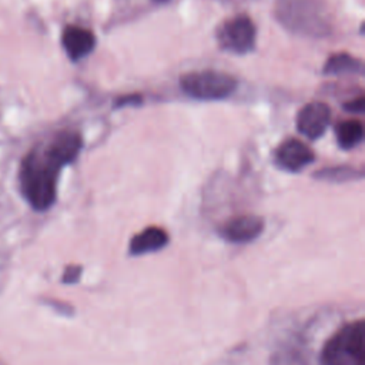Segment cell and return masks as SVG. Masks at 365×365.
<instances>
[{
  "instance_id": "cell-13",
  "label": "cell",
  "mask_w": 365,
  "mask_h": 365,
  "mask_svg": "<svg viewBox=\"0 0 365 365\" xmlns=\"http://www.w3.org/2000/svg\"><path fill=\"white\" fill-rule=\"evenodd\" d=\"M315 175H317V178H321V180L342 182V181H348V180L361 178V177H362V171L344 165V167L324 168V170H321V171H317Z\"/></svg>"
},
{
  "instance_id": "cell-16",
  "label": "cell",
  "mask_w": 365,
  "mask_h": 365,
  "mask_svg": "<svg viewBox=\"0 0 365 365\" xmlns=\"http://www.w3.org/2000/svg\"><path fill=\"white\" fill-rule=\"evenodd\" d=\"M154 1H157V3H164V1H167V0H154Z\"/></svg>"
},
{
  "instance_id": "cell-7",
  "label": "cell",
  "mask_w": 365,
  "mask_h": 365,
  "mask_svg": "<svg viewBox=\"0 0 365 365\" xmlns=\"http://www.w3.org/2000/svg\"><path fill=\"white\" fill-rule=\"evenodd\" d=\"M314 151L297 138H288L277 148L275 160L287 171L297 173L314 161Z\"/></svg>"
},
{
  "instance_id": "cell-10",
  "label": "cell",
  "mask_w": 365,
  "mask_h": 365,
  "mask_svg": "<svg viewBox=\"0 0 365 365\" xmlns=\"http://www.w3.org/2000/svg\"><path fill=\"white\" fill-rule=\"evenodd\" d=\"M168 242V234L160 227H147L130 241V254L141 255L161 250Z\"/></svg>"
},
{
  "instance_id": "cell-15",
  "label": "cell",
  "mask_w": 365,
  "mask_h": 365,
  "mask_svg": "<svg viewBox=\"0 0 365 365\" xmlns=\"http://www.w3.org/2000/svg\"><path fill=\"white\" fill-rule=\"evenodd\" d=\"M78 274H80V267H70V268L66 271L64 281H66V282H74V281L78 278Z\"/></svg>"
},
{
  "instance_id": "cell-6",
  "label": "cell",
  "mask_w": 365,
  "mask_h": 365,
  "mask_svg": "<svg viewBox=\"0 0 365 365\" xmlns=\"http://www.w3.org/2000/svg\"><path fill=\"white\" fill-rule=\"evenodd\" d=\"M331 121V108L322 101H312L304 106L297 115L298 131L311 138H319Z\"/></svg>"
},
{
  "instance_id": "cell-3",
  "label": "cell",
  "mask_w": 365,
  "mask_h": 365,
  "mask_svg": "<svg viewBox=\"0 0 365 365\" xmlns=\"http://www.w3.org/2000/svg\"><path fill=\"white\" fill-rule=\"evenodd\" d=\"M324 365H365V321L358 319L336 331L322 349Z\"/></svg>"
},
{
  "instance_id": "cell-4",
  "label": "cell",
  "mask_w": 365,
  "mask_h": 365,
  "mask_svg": "<svg viewBox=\"0 0 365 365\" xmlns=\"http://www.w3.org/2000/svg\"><path fill=\"white\" fill-rule=\"evenodd\" d=\"M181 90L195 100H222L230 97L238 87L237 80L222 71H191L180 78Z\"/></svg>"
},
{
  "instance_id": "cell-2",
  "label": "cell",
  "mask_w": 365,
  "mask_h": 365,
  "mask_svg": "<svg viewBox=\"0 0 365 365\" xmlns=\"http://www.w3.org/2000/svg\"><path fill=\"white\" fill-rule=\"evenodd\" d=\"M274 16L285 30L302 37L322 38L332 30L325 0H277Z\"/></svg>"
},
{
  "instance_id": "cell-9",
  "label": "cell",
  "mask_w": 365,
  "mask_h": 365,
  "mask_svg": "<svg viewBox=\"0 0 365 365\" xmlns=\"http://www.w3.org/2000/svg\"><path fill=\"white\" fill-rule=\"evenodd\" d=\"M63 47L67 53V56L76 61L87 54H90L96 46V37L94 34L83 27L77 26H68L63 31L61 37Z\"/></svg>"
},
{
  "instance_id": "cell-1",
  "label": "cell",
  "mask_w": 365,
  "mask_h": 365,
  "mask_svg": "<svg viewBox=\"0 0 365 365\" xmlns=\"http://www.w3.org/2000/svg\"><path fill=\"white\" fill-rule=\"evenodd\" d=\"M63 165L48 145L26 157L20 171V182L33 208L43 211L54 202L57 175Z\"/></svg>"
},
{
  "instance_id": "cell-14",
  "label": "cell",
  "mask_w": 365,
  "mask_h": 365,
  "mask_svg": "<svg viewBox=\"0 0 365 365\" xmlns=\"http://www.w3.org/2000/svg\"><path fill=\"white\" fill-rule=\"evenodd\" d=\"M344 107H345V110H348V111L362 113V111H364V108H365L364 97L361 96V97H358V98H355V100H351V101L345 103V104H344Z\"/></svg>"
},
{
  "instance_id": "cell-5",
  "label": "cell",
  "mask_w": 365,
  "mask_h": 365,
  "mask_svg": "<svg viewBox=\"0 0 365 365\" xmlns=\"http://www.w3.org/2000/svg\"><path fill=\"white\" fill-rule=\"evenodd\" d=\"M217 40L224 50L235 54H245L254 48L255 26L248 16H235L225 20L218 27Z\"/></svg>"
},
{
  "instance_id": "cell-11",
  "label": "cell",
  "mask_w": 365,
  "mask_h": 365,
  "mask_svg": "<svg viewBox=\"0 0 365 365\" xmlns=\"http://www.w3.org/2000/svg\"><path fill=\"white\" fill-rule=\"evenodd\" d=\"M324 73L328 76H362L364 64L359 58L352 57L351 54L338 53L327 60Z\"/></svg>"
},
{
  "instance_id": "cell-8",
  "label": "cell",
  "mask_w": 365,
  "mask_h": 365,
  "mask_svg": "<svg viewBox=\"0 0 365 365\" xmlns=\"http://www.w3.org/2000/svg\"><path fill=\"white\" fill-rule=\"evenodd\" d=\"M264 230V220L258 215H238L228 220L220 230L221 237L231 242H248L255 240Z\"/></svg>"
},
{
  "instance_id": "cell-12",
  "label": "cell",
  "mask_w": 365,
  "mask_h": 365,
  "mask_svg": "<svg viewBox=\"0 0 365 365\" xmlns=\"http://www.w3.org/2000/svg\"><path fill=\"white\" fill-rule=\"evenodd\" d=\"M335 135L339 147L349 150L358 145L364 138V125L358 120L341 121L335 127Z\"/></svg>"
}]
</instances>
